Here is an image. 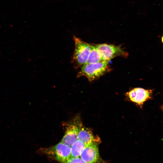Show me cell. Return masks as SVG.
Returning <instances> with one entry per match:
<instances>
[{
  "label": "cell",
  "mask_w": 163,
  "mask_h": 163,
  "mask_svg": "<svg viewBox=\"0 0 163 163\" xmlns=\"http://www.w3.org/2000/svg\"><path fill=\"white\" fill-rule=\"evenodd\" d=\"M101 56L102 61L109 62L113 58L125 54L119 46L103 43L95 45Z\"/></svg>",
  "instance_id": "cell-5"
},
{
  "label": "cell",
  "mask_w": 163,
  "mask_h": 163,
  "mask_svg": "<svg viewBox=\"0 0 163 163\" xmlns=\"http://www.w3.org/2000/svg\"><path fill=\"white\" fill-rule=\"evenodd\" d=\"M86 146L83 142L78 140L71 147L70 158L80 157Z\"/></svg>",
  "instance_id": "cell-9"
},
{
  "label": "cell",
  "mask_w": 163,
  "mask_h": 163,
  "mask_svg": "<svg viewBox=\"0 0 163 163\" xmlns=\"http://www.w3.org/2000/svg\"><path fill=\"white\" fill-rule=\"evenodd\" d=\"M82 124L78 116L64 123L65 133L61 142L71 147L78 140L79 129Z\"/></svg>",
  "instance_id": "cell-4"
},
{
  "label": "cell",
  "mask_w": 163,
  "mask_h": 163,
  "mask_svg": "<svg viewBox=\"0 0 163 163\" xmlns=\"http://www.w3.org/2000/svg\"><path fill=\"white\" fill-rule=\"evenodd\" d=\"M98 143H95L85 147L80 158L87 163H106L101 157Z\"/></svg>",
  "instance_id": "cell-6"
},
{
  "label": "cell",
  "mask_w": 163,
  "mask_h": 163,
  "mask_svg": "<svg viewBox=\"0 0 163 163\" xmlns=\"http://www.w3.org/2000/svg\"><path fill=\"white\" fill-rule=\"evenodd\" d=\"M78 140L82 141L86 146L99 142L98 139H96L93 135L91 129L85 127L82 124L79 129Z\"/></svg>",
  "instance_id": "cell-8"
},
{
  "label": "cell",
  "mask_w": 163,
  "mask_h": 163,
  "mask_svg": "<svg viewBox=\"0 0 163 163\" xmlns=\"http://www.w3.org/2000/svg\"><path fill=\"white\" fill-rule=\"evenodd\" d=\"M108 63V61H101L95 63H86L81 67L78 76H85L90 81L96 80L107 71Z\"/></svg>",
  "instance_id": "cell-2"
},
{
  "label": "cell",
  "mask_w": 163,
  "mask_h": 163,
  "mask_svg": "<svg viewBox=\"0 0 163 163\" xmlns=\"http://www.w3.org/2000/svg\"><path fill=\"white\" fill-rule=\"evenodd\" d=\"M91 51L86 63H95L101 61V56L95 46L91 44Z\"/></svg>",
  "instance_id": "cell-10"
},
{
  "label": "cell",
  "mask_w": 163,
  "mask_h": 163,
  "mask_svg": "<svg viewBox=\"0 0 163 163\" xmlns=\"http://www.w3.org/2000/svg\"><path fill=\"white\" fill-rule=\"evenodd\" d=\"M65 163H87L80 157L70 158Z\"/></svg>",
  "instance_id": "cell-11"
},
{
  "label": "cell",
  "mask_w": 163,
  "mask_h": 163,
  "mask_svg": "<svg viewBox=\"0 0 163 163\" xmlns=\"http://www.w3.org/2000/svg\"><path fill=\"white\" fill-rule=\"evenodd\" d=\"M152 91L141 88H136L126 93L129 100L140 106L150 98Z\"/></svg>",
  "instance_id": "cell-7"
},
{
  "label": "cell",
  "mask_w": 163,
  "mask_h": 163,
  "mask_svg": "<svg viewBox=\"0 0 163 163\" xmlns=\"http://www.w3.org/2000/svg\"><path fill=\"white\" fill-rule=\"evenodd\" d=\"M61 163H65L71 157V147L61 142L49 147L41 148L37 151Z\"/></svg>",
  "instance_id": "cell-1"
},
{
  "label": "cell",
  "mask_w": 163,
  "mask_h": 163,
  "mask_svg": "<svg viewBox=\"0 0 163 163\" xmlns=\"http://www.w3.org/2000/svg\"><path fill=\"white\" fill-rule=\"evenodd\" d=\"M75 48L73 61L77 67H81L87 62L91 50V44L74 37Z\"/></svg>",
  "instance_id": "cell-3"
}]
</instances>
